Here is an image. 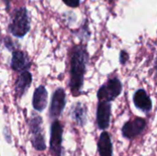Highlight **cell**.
Masks as SVG:
<instances>
[{
  "instance_id": "obj_13",
  "label": "cell",
  "mask_w": 157,
  "mask_h": 156,
  "mask_svg": "<svg viewBox=\"0 0 157 156\" xmlns=\"http://www.w3.org/2000/svg\"><path fill=\"white\" fill-rule=\"evenodd\" d=\"M48 101V92L43 85L36 87L32 97V107L34 110L38 112H42L47 107Z\"/></svg>"
},
{
  "instance_id": "obj_1",
  "label": "cell",
  "mask_w": 157,
  "mask_h": 156,
  "mask_svg": "<svg viewBox=\"0 0 157 156\" xmlns=\"http://www.w3.org/2000/svg\"><path fill=\"white\" fill-rule=\"evenodd\" d=\"M88 58L89 56L86 45L78 44L71 49L68 86L70 87L72 95L75 97L82 94Z\"/></svg>"
},
{
  "instance_id": "obj_5",
  "label": "cell",
  "mask_w": 157,
  "mask_h": 156,
  "mask_svg": "<svg viewBox=\"0 0 157 156\" xmlns=\"http://www.w3.org/2000/svg\"><path fill=\"white\" fill-rule=\"evenodd\" d=\"M63 126L58 120H52L51 125L50 137V151L52 156H64L63 148Z\"/></svg>"
},
{
  "instance_id": "obj_16",
  "label": "cell",
  "mask_w": 157,
  "mask_h": 156,
  "mask_svg": "<svg viewBox=\"0 0 157 156\" xmlns=\"http://www.w3.org/2000/svg\"><path fill=\"white\" fill-rule=\"evenodd\" d=\"M62 1L70 7H77L80 4V0H62Z\"/></svg>"
},
{
  "instance_id": "obj_2",
  "label": "cell",
  "mask_w": 157,
  "mask_h": 156,
  "mask_svg": "<svg viewBox=\"0 0 157 156\" xmlns=\"http://www.w3.org/2000/svg\"><path fill=\"white\" fill-rule=\"evenodd\" d=\"M30 29V18L26 7L16 9L11 17V21L8 25L9 32L17 37L23 38Z\"/></svg>"
},
{
  "instance_id": "obj_15",
  "label": "cell",
  "mask_w": 157,
  "mask_h": 156,
  "mask_svg": "<svg viewBox=\"0 0 157 156\" xmlns=\"http://www.w3.org/2000/svg\"><path fill=\"white\" fill-rule=\"evenodd\" d=\"M128 60H129V53L124 50L121 51L120 53V63L121 65H125L126 63L128 62Z\"/></svg>"
},
{
  "instance_id": "obj_9",
  "label": "cell",
  "mask_w": 157,
  "mask_h": 156,
  "mask_svg": "<svg viewBox=\"0 0 157 156\" xmlns=\"http://www.w3.org/2000/svg\"><path fill=\"white\" fill-rule=\"evenodd\" d=\"M31 66V62L26 52L20 50H14L12 51V58L10 62V67L15 72L29 71Z\"/></svg>"
},
{
  "instance_id": "obj_7",
  "label": "cell",
  "mask_w": 157,
  "mask_h": 156,
  "mask_svg": "<svg viewBox=\"0 0 157 156\" xmlns=\"http://www.w3.org/2000/svg\"><path fill=\"white\" fill-rule=\"evenodd\" d=\"M66 104V94L63 87L56 88L52 96L49 109V117L51 120H58L63 114Z\"/></svg>"
},
{
  "instance_id": "obj_10",
  "label": "cell",
  "mask_w": 157,
  "mask_h": 156,
  "mask_svg": "<svg viewBox=\"0 0 157 156\" xmlns=\"http://www.w3.org/2000/svg\"><path fill=\"white\" fill-rule=\"evenodd\" d=\"M133 104L135 108L145 114L150 113L153 110V101L145 89L139 88L133 94Z\"/></svg>"
},
{
  "instance_id": "obj_8",
  "label": "cell",
  "mask_w": 157,
  "mask_h": 156,
  "mask_svg": "<svg viewBox=\"0 0 157 156\" xmlns=\"http://www.w3.org/2000/svg\"><path fill=\"white\" fill-rule=\"evenodd\" d=\"M111 118V104L105 101H98L97 105L96 122L100 131H105L109 127Z\"/></svg>"
},
{
  "instance_id": "obj_12",
  "label": "cell",
  "mask_w": 157,
  "mask_h": 156,
  "mask_svg": "<svg viewBox=\"0 0 157 156\" xmlns=\"http://www.w3.org/2000/svg\"><path fill=\"white\" fill-rule=\"evenodd\" d=\"M70 116L72 120L79 127H85L87 122V107L85 103L76 102L70 109Z\"/></svg>"
},
{
  "instance_id": "obj_3",
  "label": "cell",
  "mask_w": 157,
  "mask_h": 156,
  "mask_svg": "<svg viewBox=\"0 0 157 156\" xmlns=\"http://www.w3.org/2000/svg\"><path fill=\"white\" fill-rule=\"evenodd\" d=\"M42 118L35 112H32L28 120L30 143L32 147L37 151H44L46 149L45 136L42 128Z\"/></svg>"
},
{
  "instance_id": "obj_4",
  "label": "cell",
  "mask_w": 157,
  "mask_h": 156,
  "mask_svg": "<svg viewBox=\"0 0 157 156\" xmlns=\"http://www.w3.org/2000/svg\"><path fill=\"white\" fill-rule=\"evenodd\" d=\"M122 82L118 76L110 77L105 84H103L97 92L98 101H105L111 103L122 92Z\"/></svg>"
},
{
  "instance_id": "obj_11",
  "label": "cell",
  "mask_w": 157,
  "mask_h": 156,
  "mask_svg": "<svg viewBox=\"0 0 157 156\" xmlns=\"http://www.w3.org/2000/svg\"><path fill=\"white\" fill-rule=\"evenodd\" d=\"M32 83V74L29 71L19 73L15 84V93L17 98H21L29 90Z\"/></svg>"
},
{
  "instance_id": "obj_17",
  "label": "cell",
  "mask_w": 157,
  "mask_h": 156,
  "mask_svg": "<svg viewBox=\"0 0 157 156\" xmlns=\"http://www.w3.org/2000/svg\"><path fill=\"white\" fill-rule=\"evenodd\" d=\"M4 44H5V46L10 51H14V46H13V42H12V40H10V39H8L7 37H6L5 39H4Z\"/></svg>"
},
{
  "instance_id": "obj_6",
  "label": "cell",
  "mask_w": 157,
  "mask_h": 156,
  "mask_svg": "<svg viewBox=\"0 0 157 156\" xmlns=\"http://www.w3.org/2000/svg\"><path fill=\"white\" fill-rule=\"evenodd\" d=\"M147 121L145 119L136 117L132 120L126 121L121 128L122 136L130 141H132L136 137L140 136L146 129Z\"/></svg>"
},
{
  "instance_id": "obj_14",
  "label": "cell",
  "mask_w": 157,
  "mask_h": 156,
  "mask_svg": "<svg viewBox=\"0 0 157 156\" xmlns=\"http://www.w3.org/2000/svg\"><path fill=\"white\" fill-rule=\"evenodd\" d=\"M97 145L98 152L100 156H113V144L108 131H104L101 132Z\"/></svg>"
}]
</instances>
